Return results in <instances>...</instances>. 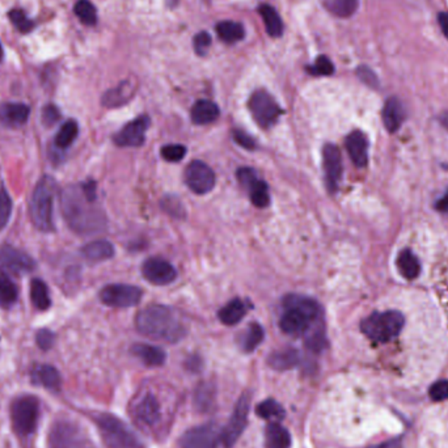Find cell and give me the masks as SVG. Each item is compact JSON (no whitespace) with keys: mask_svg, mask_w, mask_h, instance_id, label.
<instances>
[{"mask_svg":"<svg viewBox=\"0 0 448 448\" xmlns=\"http://www.w3.org/2000/svg\"><path fill=\"white\" fill-rule=\"evenodd\" d=\"M61 207L72 231L84 236L105 231L107 216L98 205V201H92L86 196L81 185H71L63 190Z\"/></svg>","mask_w":448,"mask_h":448,"instance_id":"obj_1","label":"cell"},{"mask_svg":"<svg viewBox=\"0 0 448 448\" xmlns=\"http://www.w3.org/2000/svg\"><path fill=\"white\" fill-rule=\"evenodd\" d=\"M135 326L146 337L165 342H177L187 332L176 312L159 305H148L136 314Z\"/></svg>","mask_w":448,"mask_h":448,"instance_id":"obj_2","label":"cell"},{"mask_svg":"<svg viewBox=\"0 0 448 448\" xmlns=\"http://www.w3.org/2000/svg\"><path fill=\"white\" fill-rule=\"evenodd\" d=\"M283 308L279 326L290 336H305L314 325L323 322V310L312 297L290 294L283 299Z\"/></svg>","mask_w":448,"mask_h":448,"instance_id":"obj_3","label":"cell"},{"mask_svg":"<svg viewBox=\"0 0 448 448\" xmlns=\"http://www.w3.org/2000/svg\"><path fill=\"white\" fill-rule=\"evenodd\" d=\"M54 179L44 176L33 190L29 213L37 230L52 232L54 230Z\"/></svg>","mask_w":448,"mask_h":448,"instance_id":"obj_4","label":"cell"},{"mask_svg":"<svg viewBox=\"0 0 448 448\" xmlns=\"http://www.w3.org/2000/svg\"><path fill=\"white\" fill-rule=\"evenodd\" d=\"M405 319L399 311L374 312L360 324V331L370 340L386 343L396 338L403 331Z\"/></svg>","mask_w":448,"mask_h":448,"instance_id":"obj_5","label":"cell"},{"mask_svg":"<svg viewBox=\"0 0 448 448\" xmlns=\"http://www.w3.org/2000/svg\"><path fill=\"white\" fill-rule=\"evenodd\" d=\"M40 403L35 396L20 397L11 408L12 426L18 435H29L36 430Z\"/></svg>","mask_w":448,"mask_h":448,"instance_id":"obj_6","label":"cell"},{"mask_svg":"<svg viewBox=\"0 0 448 448\" xmlns=\"http://www.w3.org/2000/svg\"><path fill=\"white\" fill-rule=\"evenodd\" d=\"M101 435L110 448H139V443L134 434L116 417L109 414H100L98 417Z\"/></svg>","mask_w":448,"mask_h":448,"instance_id":"obj_7","label":"cell"},{"mask_svg":"<svg viewBox=\"0 0 448 448\" xmlns=\"http://www.w3.org/2000/svg\"><path fill=\"white\" fill-rule=\"evenodd\" d=\"M248 108L261 129L268 130L278 122L283 110L266 90H256L249 99Z\"/></svg>","mask_w":448,"mask_h":448,"instance_id":"obj_8","label":"cell"},{"mask_svg":"<svg viewBox=\"0 0 448 448\" xmlns=\"http://www.w3.org/2000/svg\"><path fill=\"white\" fill-rule=\"evenodd\" d=\"M142 290L133 285H108L100 291V300L114 308H127L138 305L142 299Z\"/></svg>","mask_w":448,"mask_h":448,"instance_id":"obj_9","label":"cell"},{"mask_svg":"<svg viewBox=\"0 0 448 448\" xmlns=\"http://www.w3.org/2000/svg\"><path fill=\"white\" fill-rule=\"evenodd\" d=\"M185 182L196 194H206L216 187V173L206 163L194 160L187 167Z\"/></svg>","mask_w":448,"mask_h":448,"instance_id":"obj_10","label":"cell"},{"mask_svg":"<svg viewBox=\"0 0 448 448\" xmlns=\"http://www.w3.org/2000/svg\"><path fill=\"white\" fill-rule=\"evenodd\" d=\"M131 413L136 422L147 429H153L159 425L162 420V406L156 396L153 394H144L138 397L133 405Z\"/></svg>","mask_w":448,"mask_h":448,"instance_id":"obj_11","label":"cell"},{"mask_svg":"<svg viewBox=\"0 0 448 448\" xmlns=\"http://www.w3.org/2000/svg\"><path fill=\"white\" fill-rule=\"evenodd\" d=\"M249 406H251V396L249 394H242L240 400L236 403L232 417H231V420L228 422L225 430L223 431V435H222V440H223L225 447H232L233 444L236 443V440H239V437L242 435V430L247 425Z\"/></svg>","mask_w":448,"mask_h":448,"instance_id":"obj_12","label":"cell"},{"mask_svg":"<svg viewBox=\"0 0 448 448\" xmlns=\"http://www.w3.org/2000/svg\"><path fill=\"white\" fill-rule=\"evenodd\" d=\"M237 179L242 187L249 191V197L254 206L262 208L269 205L268 184L259 179L256 170L252 168H240L237 170Z\"/></svg>","mask_w":448,"mask_h":448,"instance_id":"obj_13","label":"cell"},{"mask_svg":"<svg viewBox=\"0 0 448 448\" xmlns=\"http://www.w3.org/2000/svg\"><path fill=\"white\" fill-rule=\"evenodd\" d=\"M35 266L36 262L25 252L20 251L12 245H3L0 248V268L23 274L35 270Z\"/></svg>","mask_w":448,"mask_h":448,"instance_id":"obj_14","label":"cell"},{"mask_svg":"<svg viewBox=\"0 0 448 448\" xmlns=\"http://www.w3.org/2000/svg\"><path fill=\"white\" fill-rule=\"evenodd\" d=\"M142 273L144 278L155 286L170 285L177 277L175 266L163 259H150L146 261L142 266Z\"/></svg>","mask_w":448,"mask_h":448,"instance_id":"obj_15","label":"cell"},{"mask_svg":"<svg viewBox=\"0 0 448 448\" xmlns=\"http://www.w3.org/2000/svg\"><path fill=\"white\" fill-rule=\"evenodd\" d=\"M150 127V118L138 117L114 135V143L119 147H141L144 143L147 129Z\"/></svg>","mask_w":448,"mask_h":448,"instance_id":"obj_16","label":"cell"},{"mask_svg":"<svg viewBox=\"0 0 448 448\" xmlns=\"http://www.w3.org/2000/svg\"><path fill=\"white\" fill-rule=\"evenodd\" d=\"M324 172L329 191L334 193L338 189L342 177V158L337 146L325 144L323 148Z\"/></svg>","mask_w":448,"mask_h":448,"instance_id":"obj_17","label":"cell"},{"mask_svg":"<svg viewBox=\"0 0 448 448\" xmlns=\"http://www.w3.org/2000/svg\"><path fill=\"white\" fill-rule=\"evenodd\" d=\"M219 434L213 425L187 431L181 438V448H216Z\"/></svg>","mask_w":448,"mask_h":448,"instance_id":"obj_18","label":"cell"},{"mask_svg":"<svg viewBox=\"0 0 448 448\" xmlns=\"http://www.w3.org/2000/svg\"><path fill=\"white\" fill-rule=\"evenodd\" d=\"M345 144L351 162L358 168L366 167L368 162V141L366 135L359 130H355L348 135Z\"/></svg>","mask_w":448,"mask_h":448,"instance_id":"obj_19","label":"cell"},{"mask_svg":"<svg viewBox=\"0 0 448 448\" xmlns=\"http://www.w3.org/2000/svg\"><path fill=\"white\" fill-rule=\"evenodd\" d=\"M30 108L21 102H4L0 104V122L9 127L27 124Z\"/></svg>","mask_w":448,"mask_h":448,"instance_id":"obj_20","label":"cell"},{"mask_svg":"<svg viewBox=\"0 0 448 448\" xmlns=\"http://www.w3.org/2000/svg\"><path fill=\"white\" fill-rule=\"evenodd\" d=\"M78 430L70 423H59L50 434V448H79Z\"/></svg>","mask_w":448,"mask_h":448,"instance_id":"obj_21","label":"cell"},{"mask_svg":"<svg viewBox=\"0 0 448 448\" xmlns=\"http://www.w3.org/2000/svg\"><path fill=\"white\" fill-rule=\"evenodd\" d=\"M405 109H403V102L397 98H391L386 102L384 108H383V124L386 126L387 130L389 133H396L405 121Z\"/></svg>","mask_w":448,"mask_h":448,"instance_id":"obj_22","label":"cell"},{"mask_svg":"<svg viewBox=\"0 0 448 448\" xmlns=\"http://www.w3.org/2000/svg\"><path fill=\"white\" fill-rule=\"evenodd\" d=\"M220 114V110L216 102L208 100H199L191 108V121L196 125H207L214 122Z\"/></svg>","mask_w":448,"mask_h":448,"instance_id":"obj_23","label":"cell"},{"mask_svg":"<svg viewBox=\"0 0 448 448\" xmlns=\"http://www.w3.org/2000/svg\"><path fill=\"white\" fill-rule=\"evenodd\" d=\"M33 382L37 384L45 387L47 389L52 391H58L61 388V375L58 372L57 368L50 366V365H38L33 368L32 372Z\"/></svg>","mask_w":448,"mask_h":448,"instance_id":"obj_24","label":"cell"},{"mask_svg":"<svg viewBox=\"0 0 448 448\" xmlns=\"http://www.w3.org/2000/svg\"><path fill=\"white\" fill-rule=\"evenodd\" d=\"M396 264H397L399 273L408 281L417 278L421 273L420 261L411 249H403V251L400 252Z\"/></svg>","mask_w":448,"mask_h":448,"instance_id":"obj_25","label":"cell"},{"mask_svg":"<svg viewBox=\"0 0 448 448\" xmlns=\"http://www.w3.org/2000/svg\"><path fill=\"white\" fill-rule=\"evenodd\" d=\"M134 93V87L130 81H124L118 87L113 90H108L102 96V105L107 108H117L126 104L129 100L131 99Z\"/></svg>","mask_w":448,"mask_h":448,"instance_id":"obj_26","label":"cell"},{"mask_svg":"<svg viewBox=\"0 0 448 448\" xmlns=\"http://www.w3.org/2000/svg\"><path fill=\"white\" fill-rule=\"evenodd\" d=\"M131 351L136 358L141 359L144 365L151 367L162 366L165 360V353L160 348L147 343H135Z\"/></svg>","mask_w":448,"mask_h":448,"instance_id":"obj_27","label":"cell"},{"mask_svg":"<svg viewBox=\"0 0 448 448\" xmlns=\"http://www.w3.org/2000/svg\"><path fill=\"white\" fill-rule=\"evenodd\" d=\"M81 253L87 260L100 262V261L109 260L114 256V247L112 242L107 240H96V242L87 244L81 249Z\"/></svg>","mask_w":448,"mask_h":448,"instance_id":"obj_28","label":"cell"},{"mask_svg":"<svg viewBox=\"0 0 448 448\" xmlns=\"http://www.w3.org/2000/svg\"><path fill=\"white\" fill-rule=\"evenodd\" d=\"M266 448H290L291 437L290 432L281 426L278 422H273L266 428L265 432Z\"/></svg>","mask_w":448,"mask_h":448,"instance_id":"obj_29","label":"cell"},{"mask_svg":"<svg viewBox=\"0 0 448 448\" xmlns=\"http://www.w3.org/2000/svg\"><path fill=\"white\" fill-rule=\"evenodd\" d=\"M247 312V305L240 299H233L219 311V319L225 325H235L242 322Z\"/></svg>","mask_w":448,"mask_h":448,"instance_id":"obj_30","label":"cell"},{"mask_svg":"<svg viewBox=\"0 0 448 448\" xmlns=\"http://www.w3.org/2000/svg\"><path fill=\"white\" fill-rule=\"evenodd\" d=\"M259 11H260L261 18L264 20V24L266 27V32L269 33L270 36H281L283 32V23H282V18L279 16L278 12L269 4L261 6Z\"/></svg>","mask_w":448,"mask_h":448,"instance_id":"obj_31","label":"cell"},{"mask_svg":"<svg viewBox=\"0 0 448 448\" xmlns=\"http://www.w3.org/2000/svg\"><path fill=\"white\" fill-rule=\"evenodd\" d=\"M216 33L219 38L227 42V44H233L240 41L245 36V29L240 23H235V21H222L216 25Z\"/></svg>","mask_w":448,"mask_h":448,"instance_id":"obj_32","label":"cell"},{"mask_svg":"<svg viewBox=\"0 0 448 448\" xmlns=\"http://www.w3.org/2000/svg\"><path fill=\"white\" fill-rule=\"evenodd\" d=\"M30 299L32 303L40 311H46L50 305V295H49V290L46 286L45 282L41 279H33L30 283Z\"/></svg>","mask_w":448,"mask_h":448,"instance_id":"obj_33","label":"cell"},{"mask_svg":"<svg viewBox=\"0 0 448 448\" xmlns=\"http://www.w3.org/2000/svg\"><path fill=\"white\" fill-rule=\"evenodd\" d=\"M299 354L295 349H286L276 351L269 357V365L276 370H288L297 365Z\"/></svg>","mask_w":448,"mask_h":448,"instance_id":"obj_34","label":"cell"},{"mask_svg":"<svg viewBox=\"0 0 448 448\" xmlns=\"http://www.w3.org/2000/svg\"><path fill=\"white\" fill-rule=\"evenodd\" d=\"M78 134H79V126H78L76 121L70 119V121L64 122L61 130L58 131V134L55 135L57 147L61 150L70 147L73 143V141L76 139Z\"/></svg>","mask_w":448,"mask_h":448,"instance_id":"obj_35","label":"cell"},{"mask_svg":"<svg viewBox=\"0 0 448 448\" xmlns=\"http://www.w3.org/2000/svg\"><path fill=\"white\" fill-rule=\"evenodd\" d=\"M18 297V290L13 281L0 274V303L4 305H13Z\"/></svg>","mask_w":448,"mask_h":448,"instance_id":"obj_36","label":"cell"},{"mask_svg":"<svg viewBox=\"0 0 448 448\" xmlns=\"http://www.w3.org/2000/svg\"><path fill=\"white\" fill-rule=\"evenodd\" d=\"M75 15L81 18V23L86 25H95L98 21V13L95 6L90 0H79L75 4Z\"/></svg>","mask_w":448,"mask_h":448,"instance_id":"obj_37","label":"cell"},{"mask_svg":"<svg viewBox=\"0 0 448 448\" xmlns=\"http://www.w3.org/2000/svg\"><path fill=\"white\" fill-rule=\"evenodd\" d=\"M257 414L264 420H282L285 417L283 408L274 400H266L257 406Z\"/></svg>","mask_w":448,"mask_h":448,"instance_id":"obj_38","label":"cell"},{"mask_svg":"<svg viewBox=\"0 0 448 448\" xmlns=\"http://www.w3.org/2000/svg\"><path fill=\"white\" fill-rule=\"evenodd\" d=\"M264 336H265V333H264V329L260 324H251L248 331L245 333V336H244L242 348L245 351H253L262 342Z\"/></svg>","mask_w":448,"mask_h":448,"instance_id":"obj_39","label":"cell"},{"mask_svg":"<svg viewBox=\"0 0 448 448\" xmlns=\"http://www.w3.org/2000/svg\"><path fill=\"white\" fill-rule=\"evenodd\" d=\"M358 7V0H331L328 8L340 18H349Z\"/></svg>","mask_w":448,"mask_h":448,"instance_id":"obj_40","label":"cell"},{"mask_svg":"<svg viewBox=\"0 0 448 448\" xmlns=\"http://www.w3.org/2000/svg\"><path fill=\"white\" fill-rule=\"evenodd\" d=\"M307 70L314 76H328V75H332L333 71H334V66L328 57L320 55L314 61V64L310 66Z\"/></svg>","mask_w":448,"mask_h":448,"instance_id":"obj_41","label":"cell"},{"mask_svg":"<svg viewBox=\"0 0 448 448\" xmlns=\"http://www.w3.org/2000/svg\"><path fill=\"white\" fill-rule=\"evenodd\" d=\"M12 214V199L6 189L0 188V230H3Z\"/></svg>","mask_w":448,"mask_h":448,"instance_id":"obj_42","label":"cell"},{"mask_svg":"<svg viewBox=\"0 0 448 448\" xmlns=\"http://www.w3.org/2000/svg\"><path fill=\"white\" fill-rule=\"evenodd\" d=\"M187 155V148L181 144H168L162 148L163 159L167 162L177 163L182 160Z\"/></svg>","mask_w":448,"mask_h":448,"instance_id":"obj_43","label":"cell"},{"mask_svg":"<svg viewBox=\"0 0 448 448\" xmlns=\"http://www.w3.org/2000/svg\"><path fill=\"white\" fill-rule=\"evenodd\" d=\"M9 18L12 24L18 28L20 32H29L33 28V23L27 18V15L21 9H13L9 12Z\"/></svg>","mask_w":448,"mask_h":448,"instance_id":"obj_44","label":"cell"},{"mask_svg":"<svg viewBox=\"0 0 448 448\" xmlns=\"http://www.w3.org/2000/svg\"><path fill=\"white\" fill-rule=\"evenodd\" d=\"M163 207L167 213H170V216L182 218L184 216V206L179 202V198L167 197L163 199Z\"/></svg>","mask_w":448,"mask_h":448,"instance_id":"obj_45","label":"cell"},{"mask_svg":"<svg viewBox=\"0 0 448 448\" xmlns=\"http://www.w3.org/2000/svg\"><path fill=\"white\" fill-rule=\"evenodd\" d=\"M430 396L435 401H443L448 399V382L447 380H440L435 384H432L430 388Z\"/></svg>","mask_w":448,"mask_h":448,"instance_id":"obj_46","label":"cell"},{"mask_svg":"<svg viewBox=\"0 0 448 448\" xmlns=\"http://www.w3.org/2000/svg\"><path fill=\"white\" fill-rule=\"evenodd\" d=\"M54 333L50 332L49 329H41L36 334V342L38 348L42 350H49L54 343Z\"/></svg>","mask_w":448,"mask_h":448,"instance_id":"obj_47","label":"cell"},{"mask_svg":"<svg viewBox=\"0 0 448 448\" xmlns=\"http://www.w3.org/2000/svg\"><path fill=\"white\" fill-rule=\"evenodd\" d=\"M210 45H211V36L207 32H201L194 37V49L198 54H205Z\"/></svg>","mask_w":448,"mask_h":448,"instance_id":"obj_48","label":"cell"},{"mask_svg":"<svg viewBox=\"0 0 448 448\" xmlns=\"http://www.w3.org/2000/svg\"><path fill=\"white\" fill-rule=\"evenodd\" d=\"M233 139L237 144H240L242 148H247V150H254L256 148V142L254 139L245 133H242L240 130H235L233 131Z\"/></svg>","mask_w":448,"mask_h":448,"instance_id":"obj_49","label":"cell"},{"mask_svg":"<svg viewBox=\"0 0 448 448\" xmlns=\"http://www.w3.org/2000/svg\"><path fill=\"white\" fill-rule=\"evenodd\" d=\"M59 117H61V113L57 107L47 105L42 112V122L46 126H53L59 119Z\"/></svg>","mask_w":448,"mask_h":448,"instance_id":"obj_50","label":"cell"},{"mask_svg":"<svg viewBox=\"0 0 448 448\" xmlns=\"http://www.w3.org/2000/svg\"><path fill=\"white\" fill-rule=\"evenodd\" d=\"M358 76L362 79V81H365L370 87H377V75L374 72L371 71L368 67H359Z\"/></svg>","mask_w":448,"mask_h":448,"instance_id":"obj_51","label":"cell"},{"mask_svg":"<svg viewBox=\"0 0 448 448\" xmlns=\"http://www.w3.org/2000/svg\"><path fill=\"white\" fill-rule=\"evenodd\" d=\"M208 396H213V392L207 388V387H204V388H201V391H199V394H198V403H199V406H207V403L211 401V397H208Z\"/></svg>","mask_w":448,"mask_h":448,"instance_id":"obj_52","label":"cell"},{"mask_svg":"<svg viewBox=\"0 0 448 448\" xmlns=\"http://www.w3.org/2000/svg\"><path fill=\"white\" fill-rule=\"evenodd\" d=\"M438 21H440V25L442 28V30H443V33H444V36L448 38V13L440 12V15H438Z\"/></svg>","mask_w":448,"mask_h":448,"instance_id":"obj_53","label":"cell"},{"mask_svg":"<svg viewBox=\"0 0 448 448\" xmlns=\"http://www.w3.org/2000/svg\"><path fill=\"white\" fill-rule=\"evenodd\" d=\"M375 448H403L401 447V442L400 440H391L384 444H380Z\"/></svg>","mask_w":448,"mask_h":448,"instance_id":"obj_54","label":"cell"},{"mask_svg":"<svg viewBox=\"0 0 448 448\" xmlns=\"http://www.w3.org/2000/svg\"><path fill=\"white\" fill-rule=\"evenodd\" d=\"M437 207L440 208V211H448V191L447 194H446L444 197L438 201V205H437Z\"/></svg>","mask_w":448,"mask_h":448,"instance_id":"obj_55","label":"cell"},{"mask_svg":"<svg viewBox=\"0 0 448 448\" xmlns=\"http://www.w3.org/2000/svg\"><path fill=\"white\" fill-rule=\"evenodd\" d=\"M1 58H3V47L0 45V61H1Z\"/></svg>","mask_w":448,"mask_h":448,"instance_id":"obj_56","label":"cell"}]
</instances>
